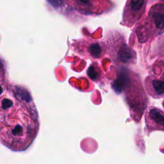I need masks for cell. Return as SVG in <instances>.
I'll return each mask as SVG.
<instances>
[{"mask_svg": "<svg viewBox=\"0 0 164 164\" xmlns=\"http://www.w3.org/2000/svg\"><path fill=\"white\" fill-rule=\"evenodd\" d=\"M37 110L26 91L11 88L1 97V140L13 151L27 148L39 130Z\"/></svg>", "mask_w": 164, "mask_h": 164, "instance_id": "6da1fadb", "label": "cell"}, {"mask_svg": "<svg viewBox=\"0 0 164 164\" xmlns=\"http://www.w3.org/2000/svg\"><path fill=\"white\" fill-rule=\"evenodd\" d=\"M145 125L151 131H164V112L155 106H150L145 114Z\"/></svg>", "mask_w": 164, "mask_h": 164, "instance_id": "7a4b0ae2", "label": "cell"}, {"mask_svg": "<svg viewBox=\"0 0 164 164\" xmlns=\"http://www.w3.org/2000/svg\"><path fill=\"white\" fill-rule=\"evenodd\" d=\"M144 84L149 96L154 99L164 98V73L159 76L149 75L145 78Z\"/></svg>", "mask_w": 164, "mask_h": 164, "instance_id": "3957f363", "label": "cell"}, {"mask_svg": "<svg viewBox=\"0 0 164 164\" xmlns=\"http://www.w3.org/2000/svg\"><path fill=\"white\" fill-rule=\"evenodd\" d=\"M109 46H113V49L110 48V51H113L112 56L115 60L120 61L124 63H130L135 59L134 52L128 46L125 42L117 44H109Z\"/></svg>", "mask_w": 164, "mask_h": 164, "instance_id": "277c9868", "label": "cell"}, {"mask_svg": "<svg viewBox=\"0 0 164 164\" xmlns=\"http://www.w3.org/2000/svg\"><path fill=\"white\" fill-rule=\"evenodd\" d=\"M151 17L154 25L155 35H160L164 32V12L154 11Z\"/></svg>", "mask_w": 164, "mask_h": 164, "instance_id": "5b68a950", "label": "cell"}, {"mask_svg": "<svg viewBox=\"0 0 164 164\" xmlns=\"http://www.w3.org/2000/svg\"><path fill=\"white\" fill-rule=\"evenodd\" d=\"M144 0H131L130 9L136 15L142 9Z\"/></svg>", "mask_w": 164, "mask_h": 164, "instance_id": "8992f818", "label": "cell"}, {"mask_svg": "<svg viewBox=\"0 0 164 164\" xmlns=\"http://www.w3.org/2000/svg\"><path fill=\"white\" fill-rule=\"evenodd\" d=\"M162 106H163V108H164V99H163V101H162Z\"/></svg>", "mask_w": 164, "mask_h": 164, "instance_id": "52a82bcc", "label": "cell"}]
</instances>
